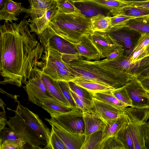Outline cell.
Segmentation results:
<instances>
[{"instance_id":"49","label":"cell","mask_w":149,"mask_h":149,"mask_svg":"<svg viewBox=\"0 0 149 149\" xmlns=\"http://www.w3.org/2000/svg\"><path fill=\"white\" fill-rule=\"evenodd\" d=\"M139 80L145 89L149 90V77L143 78Z\"/></svg>"},{"instance_id":"8","label":"cell","mask_w":149,"mask_h":149,"mask_svg":"<svg viewBox=\"0 0 149 149\" xmlns=\"http://www.w3.org/2000/svg\"><path fill=\"white\" fill-rule=\"evenodd\" d=\"M37 66H35L32 69L28 80L22 82L25 84L23 87L27 93L28 100L40 106L41 97L50 95L47 91L42 80L40 69Z\"/></svg>"},{"instance_id":"13","label":"cell","mask_w":149,"mask_h":149,"mask_svg":"<svg viewBox=\"0 0 149 149\" xmlns=\"http://www.w3.org/2000/svg\"><path fill=\"white\" fill-rule=\"evenodd\" d=\"M92 108L90 110L106 124L116 120L123 114L121 109L93 97Z\"/></svg>"},{"instance_id":"1","label":"cell","mask_w":149,"mask_h":149,"mask_svg":"<svg viewBox=\"0 0 149 149\" xmlns=\"http://www.w3.org/2000/svg\"><path fill=\"white\" fill-rule=\"evenodd\" d=\"M24 19L19 24L4 22L0 26V84L20 87L36 65L41 66L44 47L36 40Z\"/></svg>"},{"instance_id":"52","label":"cell","mask_w":149,"mask_h":149,"mask_svg":"<svg viewBox=\"0 0 149 149\" xmlns=\"http://www.w3.org/2000/svg\"><path fill=\"white\" fill-rule=\"evenodd\" d=\"M5 103L2 99L1 98L0 100V106L2 109L3 111L6 113V111L5 109Z\"/></svg>"},{"instance_id":"31","label":"cell","mask_w":149,"mask_h":149,"mask_svg":"<svg viewBox=\"0 0 149 149\" xmlns=\"http://www.w3.org/2000/svg\"><path fill=\"white\" fill-rule=\"evenodd\" d=\"M102 138L103 131H98L89 135H86L81 149H99Z\"/></svg>"},{"instance_id":"30","label":"cell","mask_w":149,"mask_h":149,"mask_svg":"<svg viewBox=\"0 0 149 149\" xmlns=\"http://www.w3.org/2000/svg\"><path fill=\"white\" fill-rule=\"evenodd\" d=\"M93 97L121 109L128 106L113 95L111 92H100L93 95Z\"/></svg>"},{"instance_id":"7","label":"cell","mask_w":149,"mask_h":149,"mask_svg":"<svg viewBox=\"0 0 149 149\" xmlns=\"http://www.w3.org/2000/svg\"><path fill=\"white\" fill-rule=\"evenodd\" d=\"M38 38L44 47L47 44L63 54L79 55L72 44L56 34L49 26L38 34Z\"/></svg>"},{"instance_id":"46","label":"cell","mask_w":149,"mask_h":149,"mask_svg":"<svg viewBox=\"0 0 149 149\" xmlns=\"http://www.w3.org/2000/svg\"><path fill=\"white\" fill-rule=\"evenodd\" d=\"M144 126L145 144L147 149H149V120Z\"/></svg>"},{"instance_id":"23","label":"cell","mask_w":149,"mask_h":149,"mask_svg":"<svg viewBox=\"0 0 149 149\" xmlns=\"http://www.w3.org/2000/svg\"><path fill=\"white\" fill-rule=\"evenodd\" d=\"M93 94L100 92H111L114 88L104 84L79 77L71 81Z\"/></svg>"},{"instance_id":"11","label":"cell","mask_w":149,"mask_h":149,"mask_svg":"<svg viewBox=\"0 0 149 149\" xmlns=\"http://www.w3.org/2000/svg\"><path fill=\"white\" fill-rule=\"evenodd\" d=\"M89 36L99 52L101 58L107 57L114 51L124 48L119 41L107 32L95 31Z\"/></svg>"},{"instance_id":"35","label":"cell","mask_w":149,"mask_h":149,"mask_svg":"<svg viewBox=\"0 0 149 149\" xmlns=\"http://www.w3.org/2000/svg\"><path fill=\"white\" fill-rule=\"evenodd\" d=\"M56 2L59 13H70L81 12L80 10L68 0H56Z\"/></svg>"},{"instance_id":"29","label":"cell","mask_w":149,"mask_h":149,"mask_svg":"<svg viewBox=\"0 0 149 149\" xmlns=\"http://www.w3.org/2000/svg\"><path fill=\"white\" fill-rule=\"evenodd\" d=\"M125 26L136 30L141 34L149 33V15L130 19Z\"/></svg>"},{"instance_id":"26","label":"cell","mask_w":149,"mask_h":149,"mask_svg":"<svg viewBox=\"0 0 149 149\" xmlns=\"http://www.w3.org/2000/svg\"><path fill=\"white\" fill-rule=\"evenodd\" d=\"M90 18L91 29L93 33L95 31L106 32L112 27L110 16L98 14Z\"/></svg>"},{"instance_id":"56","label":"cell","mask_w":149,"mask_h":149,"mask_svg":"<svg viewBox=\"0 0 149 149\" xmlns=\"http://www.w3.org/2000/svg\"><path fill=\"white\" fill-rule=\"evenodd\" d=\"M147 95L148 97V98L149 99V96L148 95Z\"/></svg>"},{"instance_id":"37","label":"cell","mask_w":149,"mask_h":149,"mask_svg":"<svg viewBox=\"0 0 149 149\" xmlns=\"http://www.w3.org/2000/svg\"><path fill=\"white\" fill-rule=\"evenodd\" d=\"M27 143L23 139L17 140H6L0 144V149H27Z\"/></svg>"},{"instance_id":"17","label":"cell","mask_w":149,"mask_h":149,"mask_svg":"<svg viewBox=\"0 0 149 149\" xmlns=\"http://www.w3.org/2000/svg\"><path fill=\"white\" fill-rule=\"evenodd\" d=\"M127 117L129 123L135 125H144L149 119V107L131 106L122 109Z\"/></svg>"},{"instance_id":"22","label":"cell","mask_w":149,"mask_h":149,"mask_svg":"<svg viewBox=\"0 0 149 149\" xmlns=\"http://www.w3.org/2000/svg\"><path fill=\"white\" fill-rule=\"evenodd\" d=\"M40 74L45 89L49 95L65 105L71 107L64 96L57 81L42 73L41 69Z\"/></svg>"},{"instance_id":"6","label":"cell","mask_w":149,"mask_h":149,"mask_svg":"<svg viewBox=\"0 0 149 149\" xmlns=\"http://www.w3.org/2000/svg\"><path fill=\"white\" fill-rule=\"evenodd\" d=\"M83 114V111L77 107L67 112H58L50 115L67 130L74 133L83 134L84 123Z\"/></svg>"},{"instance_id":"24","label":"cell","mask_w":149,"mask_h":149,"mask_svg":"<svg viewBox=\"0 0 149 149\" xmlns=\"http://www.w3.org/2000/svg\"><path fill=\"white\" fill-rule=\"evenodd\" d=\"M127 126L133 140L134 149H147L145 143L144 125L129 123Z\"/></svg>"},{"instance_id":"25","label":"cell","mask_w":149,"mask_h":149,"mask_svg":"<svg viewBox=\"0 0 149 149\" xmlns=\"http://www.w3.org/2000/svg\"><path fill=\"white\" fill-rule=\"evenodd\" d=\"M129 123L127 117L123 113L116 120L107 124L103 131L102 140L110 136H117L120 131Z\"/></svg>"},{"instance_id":"21","label":"cell","mask_w":149,"mask_h":149,"mask_svg":"<svg viewBox=\"0 0 149 149\" xmlns=\"http://www.w3.org/2000/svg\"><path fill=\"white\" fill-rule=\"evenodd\" d=\"M22 3L15 2L12 0L9 1L4 7L0 10V20L12 23L13 21H17V17L23 12L24 8Z\"/></svg>"},{"instance_id":"43","label":"cell","mask_w":149,"mask_h":149,"mask_svg":"<svg viewBox=\"0 0 149 149\" xmlns=\"http://www.w3.org/2000/svg\"><path fill=\"white\" fill-rule=\"evenodd\" d=\"M128 6L142 7L149 10V0L145 1L127 0Z\"/></svg>"},{"instance_id":"41","label":"cell","mask_w":149,"mask_h":149,"mask_svg":"<svg viewBox=\"0 0 149 149\" xmlns=\"http://www.w3.org/2000/svg\"><path fill=\"white\" fill-rule=\"evenodd\" d=\"M19 139V138L9 127H5L0 131V144L6 140H15Z\"/></svg>"},{"instance_id":"20","label":"cell","mask_w":149,"mask_h":149,"mask_svg":"<svg viewBox=\"0 0 149 149\" xmlns=\"http://www.w3.org/2000/svg\"><path fill=\"white\" fill-rule=\"evenodd\" d=\"M84 123V134L89 135L98 131H103L106 124L90 110L83 112Z\"/></svg>"},{"instance_id":"19","label":"cell","mask_w":149,"mask_h":149,"mask_svg":"<svg viewBox=\"0 0 149 149\" xmlns=\"http://www.w3.org/2000/svg\"><path fill=\"white\" fill-rule=\"evenodd\" d=\"M40 107L46 110L50 115L58 112H67L74 108L65 105L50 95L41 97Z\"/></svg>"},{"instance_id":"57","label":"cell","mask_w":149,"mask_h":149,"mask_svg":"<svg viewBox=\"0 0 149 149\" xmlns=\"http://www.w3.org/2000/svg\"><path fill=\"white\" fill-rule=\"evenodd\" d=\"M53 0L56 1V0Z\"/></svg>"},{"instance_id":"3","label":"cell","mask_w":149,"mask_h":149,"mask_svg":"<svg viewBox=\"0 0 149 149\" xmlns=\"http://www.w3.org/2000/svg\"><path fill=\"white\" fill-rule=\"evenodd\" d=\"M49 26L57 35L72 44L79 43L85 35L91 34V18L81 12L58 13Z\"/></svg>"},{"instance_id":"53","label":"cell","mask_w":149,"mask_h":149,"mask_svg":"<svg viewBox=\"0 0 149 149\" xmlns=\"http://www.w3.org/2000/svg\"><path fill=\"white\" fill-rule=\"evenodd\" d=\"M145 49L146 57L149 56V44L145 47Z\"/></svg>"},{"instance_id":"9","label":"cell","mask_w":149,"mask_h":149,"mask_svg":"<svg viewBox=\"0 0 149 149\" xmlns=\"http://www.w3.org/2000/svg\"><path fill=\"white\" fill-rule=\"evenodd\" d=\"M123 46L125 55L130 57L141 33L128 26L112 27L107 32Z\"/></svg>"},{"instance_id":"42","label":"cell","mask_w":149,"mask_h":149,"mask_svg":"<svg viewBox=\"0 0 149 149\" xmlns=\"http://www.w3.org/2000/svg\"><path fill=\"white\" fill-rule=\"evenodd\" d=\"M149 44V33H143L141 35L134 48L133 52L145 47Z\"/></svg>"},{"instance_id":"5","label":"cell","mask_w":149,"mask_h":149,"mask_svg":"<svg viewBox=\"0 0 149 149\" xmlns=\"http://www.w3.org/2000/svg\"><path fill=\"white\" fill-rule=\"evenodd\" d=\"M8 127L19 138L24 140L30 148L40 149L41 146L47 144L46 141L36 132L31 129L17 113L7 121Z\"/></svg>"},{"instance_id":"55","label":"cell","mask_w":149,"mask_h":149,"mask_svg":"<svg viewBox=\"0 0 149 149\" xmlns=\"http://www.w3.org/2000/svg\"><path fill=\"white\" fill-rule=\"evenodd\" d=\"M43 0L45 2H49V1L53 0Z\"/></svg>"},{"instance_id":"38","label":"cell","mask_w":149,"mask_h":149,"mask_svg":"<svg viewBox=\"0 0 149 149\" xmlns=\"http://www.w3.org/2000/svg\"><path fill=\"white\" fill-rule=\"evenodd\" d=\"M62 92L70 106L73 108L77 107L72 95L69 81H57Z\"/></svg>"},{"instance_id":"39","label":"cell","mask_w":149,"mask_h":149,"mask_svg":"<svg viewBox=\"0 0 149 149\" xmlns=\"http://www.w3.org/2000/svg\"><path fill=\"white\" fill-rule=\"evenodd\" d=\"M70 90L79 97L92 100L93 95L84 88L77 85L72 81H69Z\"/></svg>"},{"instance_id":"28","label":"cell","mask_w":149,"mask_h":149,"mask_svg":"<svg viewBox=\"0 0 149 149\" xmlns=\"http://www.w3.org/2000/svg\"><path fill=\"white\" fill-rule=\"evenodd\" d=\"M113 16L121 15L139 17L149 15V10L139 6H127L111 13Z\"/></svg>"},{"instance_id":"44","label":"cell","mask_w":149,"mask_h":149,"mask_svg":"<svg viewBox=\"0 0 149 149\" xmlns=\"http://www.w3.org/2000/svg\"><path fill=\"white\" fill-rule=\"evenodd\" d=\"M71 92L72 95L77 107L81 109L83 112L88 111L85 104L79 97L71 90Z\"/></svg>"},{"instance_id":"2","label":"cell","mask_w":149,"mask_h":149,"mask_svg":"<svg viewBox=\"0 0 149 149\" xmlns=\"http://www.w3.org/2000/svg\"><path fill=\"white\" fill-rule=\"evenodd\" d=\"M62 59L75 78L86 79L114 89L125 85L136 77L135 74L119 70L111 60L92 61L76 55H63Z\"/></svg>"},{"instance_id":"18","label":"cell","mask_w":149,"mask_h":149,"mask_svg":"<svg viewBox=\"0 0 149 149\" xmlns=\"http://www.w3.org/2000/svg\"><path fill=\"white\" fill-rule=\"evenodd\" d=\"M30 6L24 8L23 12L28 14L33 19L43 16L51 8L56 5V1L45 2L43 0H27Z\"/></svg>"},{"instance_id":"36","label":"cell","mask_w":149,"mask_h":149,"mask_svg":"<svg viewBox=\"0 0 149 149\" xmlns=\"http://www.w3.org/2000/svg\"><path fill=\"white\" fill-rule=\"evenodd\" d=\"M111 93L119 100L126 104L128 107L132 106V100L125 85L114 89Z\"/></svg>"},{"instance_id":"15","label":"cell","mask_w":149,"mask_h":149,"mask_svg":"<svg viewBox=\"0 0 149 149\" xmlns=\"http://www.w3.org/2000/svg\"><path fill=\"white\" fill-rule=\"evenodd\" d=\"M89 35H84L79 43L73 44L79 56L88 61L100 60V53L90 38Z\"/></svg>"},{"instance_id":"4","label":"cell","mask_w":149,"mask_h":149,"mask_svg":"<svg viewBox=\"0 0 149 149\" xmlns=\"http://www.w3.org/2000/svg\"><path fill=\"white\" fill-rule=\"evenodd\" d=\"M41 57L42 73L54 80L69 81L75 77L70 72L62 59V54L51 48L47 44L44 47Z\"/></svg>"},{"instance_id":"14","label":"cell","mask_w":149,"mask_h":149,"mask_svg":"<svg viewBox=\"0 0 149 149\" xmlns=\"http://www.w3.org/2000/svg\"><path fill=\"white\" fill-rule=\"evenodd\" d=\"M132 100V106L149 107L146 89L136 77L125 85Z\"/></svg>"},{"instance_id":"51","label":"cell","mask_w":149,"mask_h":149,"mask_svg":"<svg viewBox=\"0 0 149 149\" xmlns=\"http://www.w3.org/2000/svg\"><path fill=\"white\" fill-rule=\"evenodd\" d=\"M73 3H84L90 0H68Z\"/></svg>"},{"instance_id":"33","label":"cell","mask_w":149,"mask_h":149,"mask_svg":"<svg viewBox=\"0 0 149 149\" xmlns=\"http://www.w3.org/2000/svg\"><path fill=\"white\" fill-rule=\"evenodd\" d=\"M117 136L123 144L125 149H134L133 140L127 125L120 131Z\"/></svg>"},{"instance_id":"50","label":"cell","mask_w":149,"mask_h":149,"mask_svg":"<svg viewBox=\"0 0 149 149\" xmlns=\"http://www.w3.org/2000/svg\"><path fill=\"white\" fill-rule=\"evenodd\" d=\"M11 0H0V10L2 9L6 3Z\"/></svg>"},{"instance_id":"40","label":"cell","mask_w":149,"mask_h":149,"mask_svg":"<svg viewBox=\"0 0 149 149\" xmlns=\"http://www.w3.org/2000/svg\"><path fill=\"white\" fill-rule=\"evenodd\" d=\"M136 17L118 15L111 17V22L112 27L124 26L130 20Z\"/></svg>"},{"instance_id":"48","label":"cell","mask_w":149,"mask_h":149,"mask_svg":"<svg viewBox=\"0 0 149 149\" xmlns=\"http://www.w3.org/2000/svg\"><path fill=\"white\" fill-rule=\"evenodd\" d=\"M149 77V67L143 70L136 75V77L139 80Z\"/></svg>"},{"instance_id":"12","label":"cell","mask_w":149,"mask_h":149,"mask_svg":"<svg viewBox=\"0 0 149 149\" xmlns=\"http://www.w3.org/2000/svg\"><path fill=\"white\" fill-rule=\"evenodd\" d=\"M64 144L67 149H81L85 139L84 134L72 132L64 128L52 117L45 118Z\"/></svg>"},{"instance_id":"10","label":"cell","mask_w":149,"mask_h":149,"mask_svg":"<svg viewBox=\"0 0 149 149\" xmlns=\"http://www.w3.org/2000/svg\"><path fill=\"white\" fill-rule=\"evenodd\" d=\"M15 113L31 129L37 132L48 143L51 130L41 120L38 116L29 110L27 108L17 103Z\"/></svg>"},{"instance_id":"32","label":"cell","mask_w":149,"mask_h":149,"mask_svg":"<svg viewBox=\"0 0 149 149\" xmlns=\"http://www.w3.org/2000/svg\"><path fill=\"white\" fill-rule=\"evenodd\" d=\"M99 149H125L117 136H109L103 140L100 144Z\"/></svg>"},{"instance_id":"16","label":"cell","mask_w":149,"mask_h":149,"mask_svg":"<svg viewBox=\"0 0 149 149\" xmlns=\"http://www.w3.org/2000/svg\"><path fill=\"white\" fill-rule=\"evenodd\" d=\"M56 5L49 8L42 16L33 19H29V26L31 32L41 33L49 26L50 22L58 13Z\"/></svg>"},{"instance_id":"47","label":"cell","mask_w":149,"mask_h":149,"mask_svg":"<svg viewBox=\"0 0 149 149\" xmlns=\"http://www.w3.org/2000/svg\"><path fill=\"white\" fill-rule=\"evenodd\" d=\"M5 113L3 111L0 112V131L5 127L6 124L7 120Z\"/></svg>"},{"instance_id":"27","label":"cell","mask_w":149,"mask_h":149,"mask_svg":"<svg viewBox=\"0 0 149 149\" xmlns=\"http://www.w3.org/2000/svg\"><path fill=\"white\" fill-rule=\"evenodd\" d=\"M84 3L106 9L109 10L111 13L128 6L126 0H90Z\"/></svg>"},{"instance_id":"54","label":"cell","mask_w":149,"mask_h":149,"mask_svg":"<svg viewBox=\"0 0 149 149\" xmlns=\"http://www.w3.org/2000/svg\"><path fill=\"white\" fill-rule=\"evenodd\" d=\"M147 95L149 96V90H146Z\"/></svg>"},{"instance_id":"34","label":"cell","mask_w":149,"mask_h":149,"mask_svg":"<svg viewBox=\"0 0 149 149\" xmlns=\"http://www.w3.org/2000/svg\"><path fill=\"white\" fill-rule=\"evenodd\" d=\"M45 149H67L61 140L57 135L52 127L49 141L43 148Z\"/></svg>"},{"instance_id":"45","label":"cell","mask_w":149,"mask_h":149,"mask_svg":"<svg viewBox=\"0 0 149 149\" xmlns=\"http://www.w3.org/2000/svg\"><path fill=\"white\" fill-rule=\"evenodd\" d=\"M124 48L118 49L111 53L105 59L109 60L116 58L124 54Z\"/></svg>"}]
</instances>
